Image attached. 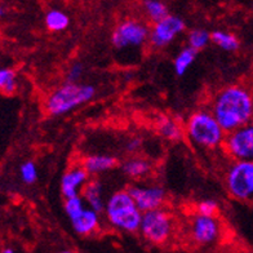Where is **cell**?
Returning <instances> with one entry per match:
<instances>
[{"label": "cell", "mask_w": 253, "mask_h": 253, "mask_svg": "<svg viewBox=\"0 0 253 253\" xmlns=\"http://www.w3.org/2000/svg\"><path fill=\"white\" fill-rule=\"evenodd\" d=\"M185 134L194 145L210 150L222 147L226 137L211 110H198L191 114L185 124Z\"/></svg>", "instance_id": "3957f363"}, {"label": "cell", "mask_w": 253, "mask_h": 253, "mask_svg": "<svg viewBox=\"0 0 253 253\" xmlns=\"http://www.w3.org/2000/svg\"><path fill=\"white\" fill-rule=\"evenodd\" d=\"M118 166L117 158L111 155H89L84 158L82 167L87 170L88 174H98L114 169Z\"/></svg>", "instance_id": "9a60e30c"}, {"label": "cell", "mask_w": 253, "mask_h": 253, "mask_svg": "<svg viewBox=\"0 0 253 253\" xmlns=\"http://www.w3.org/2000/svg\"><path fill=\"white\" fill-rule=\"evenodd\" d=\"M158 132L160 136L169 141H181L185 136V126H181L174 118L163 117L158 118Z\"/></svg>", "instance_id": "2e32d148"}, {"label": "cell", "mask_w": 253, "mask_h": 253, "mask_svg": "<svg viewBox=\"0 0 253 253\" xmlns=\"http://www.w3.org/2000/svg\"><path fill=\"white\" fill-rule=\"evenodd\" d=\"M17 88L16 74L10 69H0V90L4 94H13Z\"/></svg>", "instance_id": "603a6c76"}, {"label": "cell", "mask_w": 253, "mask_h": 253, "mask_svg": "<svg viewBox=\"0 0 253 253\" xmlns=\"http://www.w3.org/2000/svg\"><path fill=\"white\" fill-rule=\"evenodd\" d=\"M82 198L87 203V207H89L90 210H93L97 213H102L105 212V200H103L102 194V185L100 181L97 180H89L87 185L82 190Z\"/></svg>", "instance_id": "5bb4252c"}, {"label": "cell", "mask_w": 253, "mask_h": 253, "mask_svg": "<svg viewBox=\"0 0 253 253\" xmlns=\"http://www.w3.org/2000/svg\"><path fill=\"white\" fill-rule=\"evenodd\" d=\"M211 113L225 133L253 122V92L244 84H231L214 94Z\"/></svg>", "instance_id": "6da1fadb"}, {"label": "cell", "mask_w": 253, "mask_h": 253, "mask_svg": "<svg viewBox=\"0 0 253 253\" xmlns=\"http://www.w3.org/2000/svg\"><path fill=\"white\" fill-rule=\"evenodd\" d=\"M128 193L133 198L134 203L138 210L145 213L149 211L163 208L166 203V190L159 185H130L128 187Z\"/></svg>", "instance_id": "9c48e42d"}, {"label": "cell", "mask_w": 253, "mask_h": 253, "mask_svg": "<svg viewBox=\"0 0 253 253\" xmlns=\"http://www.w3.org/2000/svg\"><path fill=\"white\" fill-rule=\"evenodd\" d=\"M197 213L202 214V216L217 217V213H218V204L212 199L203 200V202H200L197 206Z\"/></svg>", "instance_id": "484cf974"}, {"label": "cell", "mask_w": 253, "mask_h": 253, "mask_svg": "<svg viewBox=\"0 0 253 253\" xmlns=\"http://www.w3.org/2000/svg\"><path fill=\"white\" fill-rule=\"evenodd\" d=\"M60 253H73V252H70V251H62V252Z\"/></svg>", "instance_id": "f546056e"}, {"label": "cell", "mask_w": 253, "mask_h": 253, "mask_svg": "<svg viewBox=\"0 0 253 253\" xmlns=\"http://www.w3.org/2000/svg\"><path fill=\"white\" fill-rule=\"evenodd\" d=\"M105 216L114 229L137 233L140 231L142 212L134 203L128 190H118L111 194L105 206Z\"/></svg>", "instance_id": "7a4b0ae2"}, {"label": "cell", "mask_w": 253, "mask_h": 253, "mask_svg": "<svg viewBox=\"0 0 253 253\" xmlns=\"http://www.w3.org/2000/svg\"><path fill=\"white\" fill-rule=\"evenodd\" d=\"M83 74H84L83 65L79 62L74 63V65H71L69 71H67L66 82H69V83H79L80 78L83 77Z\"/></svg>", "instance_id": "4316f807"}, {"label": "cell", "mask_w": 253, "mask_h": 253, "mask_svg": "<svg viewBox=\"0 0 253 253\" xmlns=\"http://www.w3.org/2000/svg\"><path fill=\"white\" fill-rule=\"evenodd\" d=\"M187 40H189V47L198 52L208 45V43L211 42V34L203 29H195V30L190 31Z\"/></svg>", "instance_id": "7402d4cb"}, {"label": "cell", "mask_w": 253, "mask_h": 253, "mask_svg": "<svg viewBox=\"0 0 253 253\" xmlns=\"http://www.w3.org/2000/svg\"><path fill=\"white\" fill-rule=\"evenodd\" d=\"M3 253H14V251L12 250V248H5V250L3 251Z\"/></svg>", "instance_id": "f1b7e54d"}, {"label": "cell", "mask_w": 253, "mask_h": 253, "mask_svg": "<svg viewBox=\"0 0 253 253\" xmlns=\"http://www.w3.org/2000/svg\"><path fill=\"white\" fill-rule=\"evenodd\" d=\"M225 185L234 199L253 203V163L234 162L226 172Z\"/></svg>", "instance_id": "8992f818"}, {"label": "cell", "mask_w": 253, "mask_h": 253, "mask_svg": "<svg viewBox=\"0 0 253 253\" xmlns=\"http://www.w3.org/2000/svg\"><path fill=\"white\" fill-rule=\"evenodd\" d=\"M143 8H145L147 17L153 21L154 24H157L168 16V9L159 0H145Z\"/></svg>", "instance_id": "44dd1931"}, {"label": "cell", "mask_w": 253, "mask_h": 253, "mask_svg": "<svg viewBox=\"0 0 253 253\" xmlns=\"http://www.w3.org/2000/svg\"><path fill=\"white\" fill-rule=\"evenodd\" d=\"M173 231V217L168 211L159 208L142 213L140 234L149 243L155 246L166 244L170 239Z\"/></svg>", "instance_id": "5b68a950"}, {"label": "cell", "mask_w": 253, "mask_h": 253, "mask_svg": "<svg viewBox=\"0 0 253 253\" xmlns=\"http://www.w3.org/2000/svg\"><path fill=\"white\" fill-rule=\"evenodd\" d=\"M141 147V140L140 138H130L128 142H126V150L129 153H136V151L140 150Z\"/></svg>", "instance_id": "83f0119b"}, {"label": "cell", "mask_w": 253, "mask_h": 253, "mask_svg": "<svg viewBox=\"0 0 253 253\" xmlns=\"http://www.w3.org/2000/svg\"><path fill=\"white\" fill-rule=\"evenodd\" d=\"M150 37V30L137 20L122 21L113 31L111 42L117 49L141 47Z\"/></svg>", "instance_id": "ba28073f"}, {"label": "cell", "mask_w": 253, "mask_h": 253, "mask_svg": "<svg viewBox=\"0 0 253 253\" xmlns=\"http://www.w3.org/2000/svg\"><path fill=\"white\" fill-rule=\"evenodd\" d=\"M70 24L69 16L66 13H63L62 10L52 9L45 14V26L48 27V30L50 31H62L67 29Z\"/></svg>", "instance_id": "ffe728a7"}, {"label": "cell", "mask_w": 253, "mask_h": 253, "mask_svg": "<svg viewBox=\"0 0 253 253\" xmlns=\"http://www.w3.org/2000/svg\"><path fill=\"white\" fill-rule=\"evenodd\" d=\"M122 170L130 178H141L151 172V164L142 158H130L122 166Z\"/></svg>", "instance_id": "e0dca14e"}, {"label": "cell", "mask_w": 253, "mask_h": 253, "mask_svg": "<svg viewBox=\"0 0 253 253\" xmlns=\"http://www.w3.org/2000/svg\"><path fill=\"white\" fill-rule=\"evenodd\" d=\"M211 40L216 44L217 47L221 49L227 50V52H233L239 48V40L234 34L226 33V31L217 30L211 33Z\"/></svg>", "instance_id": "ac0fdd59"}, {"label": "cell", "mask_w": 253, "mask_h": 253, "mask_svg": "<svg viewBox=\"0 0 253 253\" xmlns=\"http://www.w3.org/2000/svg\"><path fill=\"white\" fill-rule=\"evenodd\" d=\"M100 213L90 210L89 207H87L79 216L71 220L74 231L79 234V235H83V237L96 233L98 227H100Z\"/></svg>", "instance_id": "4fadbf2b"}, {"label": "cell", "mask_w": 253, "mask_h": 253, "mask_svg": "<svg viewBox=\"0 0 253 253\" xmlns=\"http://www.w3.org/2000/svg\"><path fill=\"white\" fill-rule=\"evenodd\" d=\"M195 57H197V50L190 47L183 48L180 53L177 54L174 58V71L178 77H182L183 74L189 70V67L195 61Z\"/></svg>", "instance_id": "d6986e66"}, {"label": "cell", "mask_w": 253, "mask_h": 253, "mask_svg": "<svg viewBox=\"0 0 253 253\" xmlns=\"http://www.w3.org/2000/svg\"><path fill=\"white\" fill-rule=\"evenodd\" d=\"M85 208H87L85 207V202L83 200L82 195L66 199V202H65V212H66L67 217L70 218V221L74 220L75 217L79 216Z\"/></svg>", "instance_id": "cb8c5ba5"}, {"label": "cell", "mask_w": 253, "mask_h": 253, "mask_svg": "<svg viewBox=\"0 0 253 253\" xmlns=\"http://www.w3.org/2000/svg\"><path fill=\"white\" fill-rule=\"evenodd\" d=\"M89 181V174L82 166L74 167L61 178V193L65 199L78 197Z\"/></svg>", "instance_id": "7c38bea8"}, {"label": "cell", "mask_w": 253, "mask_h": 253, "mask_svg": "<svg viewBox=\"0 0 253 253\" xmlns=\"http://www.w3.org/2000/svg\"><path fill=\"white\" fill-rule=\"evenodd\" d=\"M21 178L25 183H34L38 178V168L33 162H26L21 166Z\"/></svg>", "instance_id": "d4e9b609"}, {"label": "cell", "mask_w": 253, "mask_h": 253, "mask_svg": "<svg viewBox=\"0 0 253 253\" xmlns=\"http://www.w3.org/2000/svg\"><path fill=\"white\" fill-rule=\"evenodd\" d=\"M183 30H185V22L180 17L168 14L166 18L154 24L150 30L149 40L153 47L164 48L172 43Z\"/></svg>", "instance_id": "30bf717a"}, {"label": "cell", "mask_w": 253, "mask_h": 253, "mask_svg": "<svg viewBox=\"0 0 253 253\" xmlns=\"http://www.w3.org/2000/svg\"><path fill=\"white\" fill-rule=\"evenodd\" d=\"M96 94V88L90 84L69 83L54 89L45 101V110L52 117H61L71 113L84 103L89 102Z\"/></svg>", "instance_id": "277c9868"}, {"label": "cell", "mask_w": 253, "mask_h": 253, "mask_svg": "<svg viewBox=\"0 0 253 253\" xmlns=\"http://www.w3.org/2000/svg\"><path fill=\"white\" fill-rule=\"evenodd\" d=\"M222 150L234 162L253 163V122L227 133Z\"/></svg>", "instance_id": "52a82bcc"}, {"label": "cell", "mask_w": 253, "mask_h": 253, "mask_svg": "<svg viewBox=\"0 0 253 253\" xmlns=\"http://www.w3.org/2000/svg\"><path fill=\"white\" fill-rule=\"evenodd\" d=\"M0 16H3V9L0 8Z\"/></svg>", "instance_id": "4dcf8cb0"}, {"label": "cell", "mask_w": 253, "mask_h": 253, "mask_svg": "<svg viewBox=\"0 0 253 253\" xmlns=\"http://www.w3.org/2000/svg\"><path fill=\"white\" fill-rule=\"evenodd\" d=\"M221 235V225L217 217L195 213L190 225V237L199 246L214 243Z\"/></svg>", "instance_id": "8fae6325"}]
</instances>
